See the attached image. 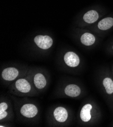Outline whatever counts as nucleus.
<instances>
[{
    "instance_id": "obj_1",
    "label": "nucleus",
    "mask_w": 113,
    "mask_h": 127,
    "mask_svg": "<svg viewBox=\"0 0 113 127\" xmlns=\"http://www.w3.org/2000/svg\"><path fill=\"white\" fill-rule=\"evenodd\" d=\"M30 81L28 77L19 78L11 85L10 91L12 94L18 96H34L37 92Z\"/></svg>"
},
{
    "instance_id": "obj_2",
    "label": "nucleus",
    "mask_w": 113,
    "mask_h": 127,
    "mask_svg": "<svg viewBox=\"0 0 113 127\" xmlns=\"http://www.w3.org/2000/svg\"><path fill=\"white\" fill-rule=\"evenodd\" d=\"M100 82L104 92L113 109V77L110 72H104L100 77Z\"/></svg>"
},
{
    "instance_id": "obj_3",
    "label": "nucleus",
    "mask_w": 113,
    "mask_h": 127,
    "mask_svg": "<svg viewBox=\"0 0 113 127\" xmlns=\"http://www.w3.org/2000/svg\"><path fill=\"white\" fill-rule=\"evenodd\" d=\"M97 109L93 103H87L85 104L81 109L79 117L81 121L85 124H89L92 123L94 120L98 117Z\"/></svg>"
},
{
    "instance_id": "obj_4",
    "label": "nucleus",
    "mask_w": 113,
    "mask_h": 127,
    "mask_svg": "<svg viewBox=\"0 0 113 127\" xmlns=\"http://www.w3.org/2000/svg\"><path fill=\"white\" fill-rule=\"evenodd\" d=\"M19 75L20 71L17 68L14 67H8L3 70L1 77L5 81L12 82L17 79Z\"/></svg>"
},
{
    "instance_id": "obj_5",
    "label": "nucleus",
    "mask_w": 113,
    "mask_h": 127,
    "mask_svg": "<svg viewBox=\"0 0 113 127\" xmlns=\"http://www.w3.org/2000/svg\"><path fill=\"white\" fill-rule=\"evenodd\" d=\"M21 115L27 118H33L38 113L37 107L32 103H27L23 105L20 109Z\"/></svg>"
},
{
    "instance_id": "obj_6",
    "label": "nucleus",
    "mask_w": 113,
    "mask_h": 127,
    "mask_svg": "<svg viewBox=\"0 0 113 127\" xmlns=\"http://www.w3.org/2000/svg\"><path fill=\"white\" fill-rule=\"evenodd\" d=\"M34 42L40 48L44 50L48 49L53 44L52 38L48 35H37L34 38Z\"/></svg>"
},
{
    "instance_id": "obj_7",
    "label": "nucleus",
    "mask_w": 113,
    "mask_h": 127,
    "mask_svg": "<svg viewBox=\"0 0 113 127\" xmlns=\"http://www.w3.org/2000/svg\"><path fill=\"white\" fill-rule=\"evenodd\" d=\"M64 61L69 67L72 68L77 67L80 64V59L79 56L71 51L66 53L64 56Z\"/></svg>"
},
{
    "instance_id": "obj_8",
    "label": "nucleus",
    "mask_w": 113,
    "mask_h": 127,
    "mask_svg": "<svg viewBox=\"0 0 113 127\" xmlns=\"http://www.w3.org/2000/svg\"><path fill=\"white\" fill-rule=\"evenodd\" d=\"M33 84L37 90H41L47 85V80L45 75L41 72H37L33 76Z\"/></svg>"
},
{
    "instance_id": "obj_9",
    "label": "nucleus",
    "mask_w": 113,
    "mask_h": 127,
    "mask_svg": "<svg viewBox=\"0 0 113 127\" xmlns=\"http://www.w3.org/2000/svg\"><path fill=\"white\" fill-rule=\"evenodd\" d=\"M64 92L66 95L70 97L76 98L79 97L81 95L82 90L78 85L71 84L66 87Z\"/></svg>"
},
{
    "instance_id": "obj_10",
    "label": "nucleus",
    "mask_w": 113,
    "mask_h": 127,
    "mask_svg": "<svg viewBox=\"0 0 113 127\" xmlns=\"http://www.w3.org/2000/svg\"><path fill=\"white\" fill-rule=\"evenodd\" d=\"M53 116L55 120L58 122L64 123L68 120L69 117L68 112L65 107L58 106L54 109Z\"/></svg>"
},
{
    "instance_id": "obj_11",
    "label": "nucleus",
    "mask_w": 113,
    "mask_h": 127,
    "mask_svg": "<svg viewBox=\"0 0 113 127\" xmlns=\"http://www.w3.org/2000/svg\"><path fill=\"white\" fill-rule=\"evenodd\" d=\"M97 29L101 31H108L113 27V17H107L100 20L97 23Z\"/></svg>"
},
{
    "instance_id": "obj_12",
    "label": "nucleus",
    "mask_w": 113,
    "mask_h": 127,
    "mask_svg": "<svg viewBox=\"0 0 113 127\" xmlns=\"http://www.w3.org/2000/svg\"><path fill=\"white\" fill-rule=\"evenodd\" d=\"M98 13L94 10L88 11L84 14L83 17V21L88 24H93L96 22L99 19Z\"/></svg>"
},
{
    "instance_id": "obj_13",
    "label": "nucleus",
    "mask_w": 113,
    "mask_h": 127,
    "mask_svg": "<svg viewBox=\"0 0 113 127\" xmlns=\"http://www.w3.org/2000/svg\"><path fill=\"white\" fill-rule=\"evenodd\" d=\"M80 42L84 46H91L94 45L96 42V37L90 32H86L83 33L80 37Z\"/></svg>"
},
{
    "instance_id": "obj_14",
    "label": "nucleus",
    "mask_w": 113,
    "mask_h": 127,
    "mask_svg": "<svg viewBox=\"0 0 113 127\" xmlns=\"http://www.w3.org/2000/svg\"><path fill=\"white\" fill-rule=\"evenodd\" d=\"M8 108V105L6 102H2L0 103V111L6 110Z\"/></svg>"
},
{
    "instance_id": "obj_15",
    "label": "nucleus",
    "mask_w": 113,
    "mask_h": 127,
    "mask_svg": "<svg viewBox=\"0 0 113 127\" xmlns=\"http://www.w3.org/2000/svg\"><path fill=\"white\" fill-rule=\"evenodd\" d=\"M8 115V113L5 111H0V120H2L6 118Z\"/></svg>"
},
{
    "instance_id": "obj_16",
    "label": "nucleus",
    "mask_w": 113,
    "mask_h": 127,
    "mask_svg": "<svg viewBox=\"0 0 113 127\" xmlns=\"http://www.w3.org/2000/svg\"><path fill=\"white\" fill-rule=\"evenodd\" d=\"M112 75H113V65L112 66Z\"/></svg>"
},
{
    "instance_id": "obj_17",
    "label": "nucleus",
    "mask_w": 113,
    "mask_h": 127,
    "mask_svg": "<svg viewBox=\"0 0 113 127\" xmlns=\"http://www.w3.org/2000/svg\"><path fill=\"white\" fill-rule=\"evenodd\" d=\"M112 50H113V45L112 46Z\"/></svg>"
}]
</instances>
